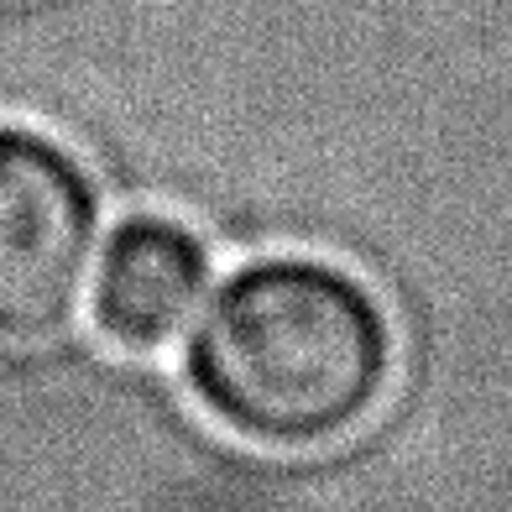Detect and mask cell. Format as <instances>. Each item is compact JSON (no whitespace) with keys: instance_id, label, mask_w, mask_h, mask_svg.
<instances>
[{"instance_id":"2","label":"cell","mask_w":512,"mask_h":512,"mask_svg":"<svg viewBox=\"0 0 512 512\" xmlns=\"http://www.w3.org/2000/svg\"><path fill=\"white\" fill-rule=\"evenodd\" d=\"M100 241V194L58 136L0 121V345L74 324Z\"/></svg>"},{"instance_id":"1","label":"cell","mask_w":512,"mask_h":512,"mask_svg":"<svg viewBox=\"0 0 512 512\" xmlns=\"http://www.w3.org/2000/svg\"><path fill=\"white\" fill-rule=\"evenodd\" d=\"M392 330L351 272L309 256L241 267L194 314L183 382L246 445L314 450L377 408Z\"/></svg>"},{"instance_id":"3","label":"cell","mask_w":512,"mask_h":512,"mask_svg":"<svg viewBox=\"0 0 512 512\" xmlns=\"http://www.w3.org/2000/svg\"><path fill=\"white\" fill-rule=\"evenodd\" d=\"M209 288V251L173 215H126L95 256L89 314L115 351H157L183 335Z\"/></svg>"}]
</instances>
